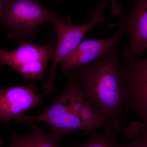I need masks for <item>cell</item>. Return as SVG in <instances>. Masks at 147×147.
Listing matches in <instances>:
<instances>
[{"label": "cell", "mask_w": 147, "mask_h": 147, "mask_svg": "<svg viewBox=\"0 0 147 147\" xmlns=\"http://www.w3.org/2000/svg\"><path fill=\"white\" fill-rule=\"evenodd\" d=\"M119 41L92 63L73 70L67 76L76 79L85 99L112 123L113 131L123 132L127 127V112L125 67L120 61Z\"/></svg>", "instance_id": "6da1fadb"}, {"label": "cell", "mask_w": 147, "mask_h": 147, "mask_svg": "<svg viewBox=\"0 0 147 147\" xmlns=\"http://www.w3.org/2000/svg\"><path fill=\"white\" fill-rule=\"evenodd\" d=\"M68 76L65 89L53 105L39 115L24 114L17 121L45 123L51 127L52 134L58 139L69 131H82L91 135L99 128L113 131L112 123L86 100L76 79Z\"/></svg>", "instance_id": "7a4b0ae2"}, {"label": "cell", "mask_w": 147, "mask_h": 147, "mask_svg": "<svg viewBox=\"0 0 147 147\" xmlns=\"http://www.w3.org/2000/svg\"><path fill=\"white\" fill-rule=\"evenodd\" d=\"M61 16L42 5L39 0H7L0 24L8 29L9 36L21 44L31 41L40 25L53 24Z\"/></svg>", "instance_id": "3957f363"}, {"label": "cell", "mask_w": 147, "mask_h": 147, "mask_svg": "<svg viewBox=\"0 0 147 147\" xmlns=\"http://www.w3.org/2000/svg\"><path fill=\"white\" fill-rule=\"evenodd\" d=\"M105 6V1L100 3L96 7L91 20L86 24L74 26L69 16H61L53 23L57 34V42L55 47L53 63L50 67L49 76L42 86L43 91L47 93L54 92L53 80L58 64L79 45L87 32L97 26L98 23L105 21L103 11Z\"/></svg>", "instance_id": "277c9868"}, {"label": "cell", "mask_w": 147, "mask_h": 147, "mask_svg": "<svg viewBox=\"0 0 147 147\" xmlns=\"http://www.w3.org/2000/svg\"><path fill=\"white\" fill-rule=\"evenodd\" d=\"M54 32L50 42L45 46L24 42L10 52L0 49V65L10 66L26 80H43L47 63L55 51L57 32Z\"/></svg>", "instance_id": "5b68a950"}, {"label": "cell", "mask_w": 147, "mask_h": 147, "mask_svg": "<svg viewBox=\"0 0 147 147\" xmlns=\"http://www.w3.org/2000/svg\"><path fill=\"white\" fill-rule=\"evenodd\" d=\"M125 108L142 121L147 120V58L125 59Z\"/></svg>", "instance_id": "8992f818"}, {"label": "cell", "mask_w": 147, "mask_h": 147, "mask_svg": "<svg viewBox=\"0 0 147 147\" xmlns=\"http://www.w3.org/2000/svg\"><path fill=\"white\" fill-rule=\"evenodd\" d=\"M124 33L121 29L108 38H88L79 45L62 59L61 71L68 75L71 71L87 66L108 52L119 40Z\"/></svg>", "instance_id": "52a82bcc"}, {"label": "cell", "mask_w": 147, "mask_h": 147, "mask_svg": "<svg viewBox=\"0 0 147 147\" xmlns=\"http://www.w3.org/2000/svg\"><path fill=\"white\" fill-rule=\"evenodd\" d=\"M131 13L117 24L128 34L129 43L122 55L125 59H134L147 49V0H134Z\"/></svg>", "instance_id": "ba28073f"}, {"label": "cell", "mask_w": 147, "mask_h": 147, "mask_svg": "<svg viewBox=\"0 0 147 147\" xmlns=\"http://www.w3.org/2000/svg\"><path fill=\"white\" fill-rule=\"evenodd\" d=\"M41 103L33 86L10 87L0 89V121L18 119L29 109Z\"/></svg>", "instance_id": "9c48e42d"}, {"label": "cell", "mask_w": 147, "mask_h": 147, "mask_svg": "<svg viewBox=\"0 0 147 147\" xmlns=\"http://www.w3.org/2000/svg\"><path fill=\"white\" fill-rule=\"evenodd\" d=\"M28 124L31 134L25 136L13 131L10 136V147H60L58 139L52 134L43 132L35 121H29Z\"/></svg>", "instance_id": "30bf717a"}, {"label": "cell", "mask_w": 147, "mask_h": 147, "mask_svg": "<svg viewBox=\"0 0 147 147\" xmlns=\"http://www.w3.org/2000/svg\"><path fill=\"white\" fill-rule=\"evenodd\" d=\"M113 130H105L104 134L94 133L85 144L75 147H114L115 138Z\"/></svg>", "instance_id": "8fae6325"}, {"label": "cell", "mask_w": 147, "mask_h": 147, "mask_svg": "<svg viewBox=\"0 0 147 147\" xmlns=\"http://www.w3.org/2000/svg\"><path fill=\"white\" fill-rule=\"evenodd\" d=\"M123 132L129 139L138 137L147 145V120L133 122L127 126Z\"/></svg>", "instance_id": "7c38bea8"}, {"label": "cell", "mask_w": 147, "mask_h": 147, "mask_svg": "<svg viewBox=\"0 0 147 147\" xmlns=\"http://www.w3.org/2000/svg\"><path fill=\"white\" fill-rule=\"evenodd\" d=\"M131 142L125 145L116 144L114 147H147V145L139 138L136 137L132 138Z\"/></svg>", "instance_id": "4fadbf2b"}, {"label": "cell", "mask_w": 147, "mask_h": 147, "mask_svg": "<svg viewBox=\"0 0 147 147\" xmlns=\"http://www.w3.org/2000/svg\"><path fill=\"white\" fill-rule=\"evenodd\" d=\"M111 5V16L113 18L118 16L121 12L122 8L117 0H110Z\"/></svg>", "instance_id": "5bb4252c"}, {"label": "cell", "mask_w": 147, "mask_h": 147, "mask_svg": "<svg viewBox=\"0 0 147 147\" xmlns=\"http://www.w3.org/2000/svg\"><path fill=\"white\" fill-rule=\"evenodd\" d=\"M6 1L7 0H0V16L2 13Z\"/></svg>", "instance_id": "9a60e30c"}, {"label": "cell", "mask_w": 147, "mask_h": 147, "mask_svg": "<svg viewBox=\"0 0 147 147\" xmlns=\"http://www.w3.org/2000/svg\"><path fill=\"white\" fill-rule=\"evenodd\" d=\"M0 147H3V141H2L1 139L0 138ZM9 147H10L9 146Z\"/></svg>", "instance_id": "2e32d148"}, {"label": "cell", "mask_w": 147, "mask_h": 147, "mask_svg": "<svg viewBox=\"0 0 147 147\" xmlns=\"http://www.w3.org/2000/svg\"><path fill=\"white\" fill-rule=\"evenodd\" d=\"M56 1H61V0H56Z\"/></svg>", "instance_id": "e0dca14e"}]
</instances>
